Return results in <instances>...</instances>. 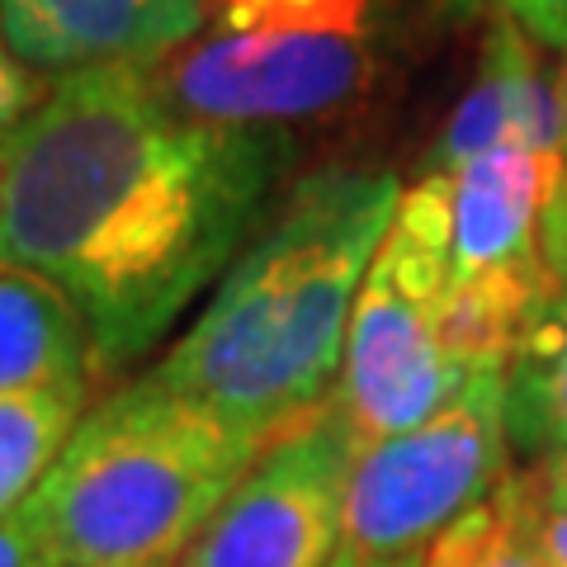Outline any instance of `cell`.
Masks as SVG:
<instances>
[{"label":"cell","instance_id":"cell-1","mask_svg":"<svg viewBox=\"0 0 567 567\" xmlns=\"http://www.w3.org/2000/svg\"><path fill=\"white\" fill-rule=\"evenodd\" d=\"M289 156L284 128L181 114L152 66L71 71L0 137V260L58 284L118 374L218 289Z\"/></svg>","mask_w":567,"mask_h":567},{"label":"cell","instance_id":"cell-2","mask_svg":"<svg viewBox=\"0 0 567 567\" xmlns=\"http://www.w3.org/2000/svg\"><path fill=\"white\" fill-rule=\"evenodd\" d=\"M398 204L379 166L303 175L147 379L265 450L308 425L341 388L354 298Z\"/></svg>","mask_w":567,"mask_h":567},{"label":"cell","instance_id":"cell-3","mask_svg":"<svg viewBox=\"0 0 567 567\" xmlns=\"http://www.w3.org/2000/svg\"><path fill=\"white\" fill-rule=\"evenodd\" d=\"M260 454L142 374L85 412L24 516L48 567H175Z\"/></svg>","mask_w":567,"mask_h":567},{"label":"cell","instance_id":"cell-4","mask_svg":"<svg viewBox=\"0 0 567 567\" xmlns=\"http://www.w3.org/2000/svg\"><path fill=\"white\" fill-rule=\"evenodd\" d=\"M152 71L175 110L204 123L322 118L369 85V0H218L199 39Z\"/></svg>","mask_w":567,"mask_h":567},{"label":"cell","instance_id":"cell-5","mask_svg":"<svg viewBox=\"0 0 567 567\" xmlns=\"http://www.w3.org/2000/svg\"><path fill=\"white\" fill-rule=\"evenodd\" d=\"M450 298V181L421 175L402 189L374 265L360 284L341 369V402L364 445L431 421L464 393L468 364L445 341Z\"/></svg>","mask_w":567,"mask_h":567},{"label":"cell","instance_id":"cell-6","mask_svg":"<svg viewBox=\"0 0 567 567\" xmlns=\"http://www.w3.org/2000/svg\"><path fill=\"white\" fill-rule=\"evenodd\" d=\"M506 454V364H487L473 369L445 412L364 445L350 473L336 563L393 567L425 558L454 520L511 477Z\"/></svg>","mask_w":567,"mask_h":567},{"label":"cell","instance_id":"cell-7","mask_svg":"<svg viewBox=\"0 0 567 567\" xmlns=\"http://www.w3.org/2000/svg\"><path fill=\"white\" fill-rule=\"evenodd\" d=\"M567 175L563 156L496 147L450 171L445 341L458 364H506L548 293L544 208Z\"/></svg>","mask_w":567,"mask_h":567},{"label":"cell","instance_id":"cell-8","mask_svg":"<svg viewBox=\"0 0 567 567\" xmlns=\"http://www.w3.org/2000/svg\"><path fill=\"white\" fill-rule=\"evenodd\" d=\"M364 435L336 393L265 450L175 567H331Z\"/></svg>","mask_w":567,"mask_h":567},{"label":"cell","instance_id":"cell-9","mask_svg":"<svg viewBox=\"0 0 567 567\" xmlns=\"http://www.w3.org/2000/svg\"><path fill=\"white\" fill-rule=\"evenodd\" d=\"M218 0H0V33L33 71L162 66L189 48Z\"/></svg>","mask_w":567,"mask_h":567},{"label":"cell","instance_id":"cell-10","mask_svg":"<svg viewBox=\"0 0 567 567\" xmlns=\"http://www.w3.org/2000/svg\"><path fill=\"white\" fill-rule=\"evenodd\" d=\"M496 147L563 156V91L544 76L539 43L511 20H492L477 76L440 128L425 175H450Z\"/></svg>","mask_w":567,"mask_h":567},{"label":"cell","instance_id":"cell-11","mask_svg":"<svg viewBox=\"0 0 567 567\" xmlns=\"http://www.w3.org/2000/svg\"><path fill=\"white\" fill-rule=\"evenodd\" d=\"M548 293L506 360V435L525 458L567 454V175L544 208Z\"/></svg>","mask_w":567,"mask_h":567},{"label":"cell","instance_id":"cell-12","mask_svg":"<svg viewBox=\"0 0 567 567\" xmlns=\"http://www.w3.org/2000/svg\"><path fill=\"white\" fill-rule=\"evenodd\" d=\"M95 379L91 327L52 279L0 260V393Z\"/></svg>","mask_w":567,"mask_h":567},{"label":"cell","instance_id":"cell-13","mask_svg":"<svg viewBox=\"0 0 567 567\" xmlns=\"http://www.w3.org/2000/svg\"><path fill=\"white\" fill-rule=\"evenodd\" d=\"M91 412V383L0 393V520L14 516Z\"/></svg>","mask_w":567,"mask_h":567},{"label":"cell","instance_id":"cell-14","mask_svg":"<svg viewBox=\"0 0 567 567\" xmlns=\"http://www.w3.org/2000/svg\"><path fill=\"white\" fill-rule=\"evenodd\" d=\"M473 567H548L544 548L529 525L525 477L511 473L483 506V539H477Z\"/></svg>","mask_w":567,"mask_h":567},{"label":"cell","instance_id":"cell-15","mask_svg":"<svg viewBox=\"0 0 567 567\" xmlns=\"http://www.w3.org/2000/svg\"><path fill=\"white\" fill-rule=\"evenodd\" d=\"M458 10H492L496 20L525 29L539 48L567 52V0H454Z\"/></svg>","mask_w":567,"mask_h":567},{"label":"cell","instance_id":"cell-16","mask_svg":"<svg viewBox=\"0 0 567 567\" xmlns=\"http://www.w3.org/2000/svg\"><path fill=\"white\" fill-rule=\"evenodd\" d=\"M525 477V502H529V525H535V539L544 548L548 567H567V496L554 492L544 477L529 468Z\"/></svg>","mask_w":567,"mask_h":567},{"label":"cell","instance_id":"cell-17","mask_svg":"<svg viewBox=\"0 0 567 567\" xmlns=\"http://www.w3.org/2000/svg\"><path fill=\"white\" fill-rule=\"evenodd\" d=\"M33 76L29 66L14 58V48L6 43V33H0V137H6L14 123H20L29 110H33Z\"/></svg>","mask_w":567,"mask_h":567},{"label":"cell","instance_id":"cell-18","mask_svg":"<svg viewBox=\"0 0 567 567\" xmlns=\"http://www.w3.org/2000/svg\"><path fill=\"white\" fill-rule=\"evenodd\" d=\"M483 506H487V502H483ZM483 506L468 511L464 520H454L445 535L431 544V554H425V567H473L477 539H483Z\"/></svg>","mask_w":567,"mask_h":567},{"label":"cell","instance_id":"cell-19","mask_svg":"<svg viewBox=\"0 0 567 567\" xmlns=\"http://www.w3.org/2000/svg\"><path fill=\"white\" fill-rule=\"evenodd\" d=\"M0 567H48V554L39 535H33L24 506L0 520Z\"/></svg>","mask_w":567,"mask_h":567},{"label":"cell","instance_id":"cell-20","mask_svg":"<svg viewBox=\"0 0 567 567\" xmlns=\"http://www.w3.org/2000/svg\"><path fill=\"white\" fill-rule=\"evenodd\" d=\"M535 473L544 477L554 492H563L567 496V454H558V458H544V464H535Z\"/></svg>","mask_w":567,"mask_h":567},{"label":"cell","instance_id":"cell-21","mask_svg":"<svg viewBox=\"0 0 567 567\" xmlns=\"http://www.w3.org/2000/svg\"><path fill=\"white\" fill-rule=\"evenodd\" d=\"M558 91H563V162H567V52H563V76H558Z\"/></svg>","mask_w":567,"mask_h":567},{"label":"cell","instance_id":"cell-22","mask_svg":"<svg viewBox=\"0 0 567 567\" xmlns=\"http://www.w3.org/2000/svg\"><path fill=\"white\" fill-rule=\"evenodd\" d=\"M331 567H350V563H331ZM393 567H425V558H416V563H393Z\"/></svg>","mask_w":567,"mask_h":567}]
</instances>
